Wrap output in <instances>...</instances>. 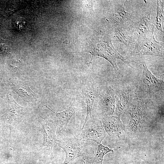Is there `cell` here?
<instances>
[{
    "instance_id": "cell-8",
    "label": "cell",
    "mask_w": 164,
    "mask_h": 164,
    "mask_svg": "<svg viewBox=\"0 0 164 164\" xmlns=\"http://www.w3.org/2000/svg\"><path fill=\"white\" fill-rule=\"evenodd\" d=\"M115 105V90L107 86L99 94V106L104 116H110L114 113Z\"/></svg>"
},
{
    "instance_id": "cell-19",
    "label": "cell",
    "mask_w": 164,
    "mask_h": 164,
    "mask_svg": "<svg viewBox=\"0 0 164 164\" xmlns=\"http://www.w3.org/2000/svg\"><path fill=\"white\" fill-rule=\"evenodd\" d=\"M156 17L155 27L162 35H164V2L157 1Z\"/></svg>"
},
{
    "instance_id": "cell-4",
    "label": "cell",
    "mask_w": 164,
    "mask_h": 164,
    "mask_svg": "<svg viewBox=\"0 0 164 164\" xmlns=\"http://www.w3.org/2000/svg\"><path fill=\"white\" fill-rule=\"evenodd\" d=\"M132 55H152L164 56V43L156 40L153 35L146 39L138 40L131 52Z\"/></svg>"
},
{
    "instance_id": "cell-1",
    "label": "cell",
    "mask_w": 164,
    "mask_h": 164,
    "mask_svg": "<svg viewBox=\"0 0 164 164\" xmlns=\"http://www.w3.org/2000/svg\"><path fill=\"white\" fill-rule=\"evenodd\" d=\"M84 51L92 55L90 63L93 56H98L107 60L112 65L117 77H123L121 71L116 62L119 59L131 66L129 62L114 48L111 38L104 33H96L87 41L84 44Z\"/></svg>"
},
{
    "instance_id": "cell-2",
    "label": "cell",
    "mask_w": 164,
    "mask_h": 164,
    "mask_svg": "<svg viewBox=\"0 0 164 164\" xmlns=\"http://www.w3.org/2000/svg\"><path fill=\"white\" fill-rule=\"evenodd\" d=\"M148 101L136 98L128 108L130 118L128 124L125 125V131L133 137H138L145 126Z\"/></svg>"
},
{
    "instance_id": "cell-12",
    "label": "cell",
    "mask_w": 164,
    "mask_h": 164,
    "mask_svg": "<svg viewBox=\"0 0 164 164\" xmlns=\"http://www.w3.org/2000/svg\"><path fill=\"white\" fill-rule=\"evenodd\" d=\"M73 102L68 108L59 112H56L51 110L47 105L46 107L53 112L57 119L56 133L58 135H63L66 131L68 124L75 112V108Z\"/></svg>"
},
{
    "instance_id": "cell-10",
    "label": "cell",
    "mask_w": 164,
    "mask_h": 164,
    "mask_svg": "<svg viewBox=\"0 0 164 164\" xmlns=\"http://www.w3.org/2000/svg\"><path fill=\"white\" fill-rule=\"evenodd\" d=\"M102 122L106 132L111 137H119L125 131V126L121 120L120 116H104Z\"/></svg>"
},
{
    "instance_id": "cell-11",
    "label": "cell",
    "mask_w": 164,
    "mask_h": 164,
    "mask_svg": "<svg viewBox=\"0 0 164 164\" xmlns=\"http://www.w3.org/2000/svg\"><path fill=\"white\" fill-rule=\"evenodd\" d=\"M28 109L18 104L9 95L8 108L5 114L6 122L10 125H14L21 121L26 114Z\"/></svg>"
},
{
    "instance_id": "cell-7",
    "label": "cell",
    "mask_w": 164,
    "mask_h": 164,
    "mask_svg": "<svg viewBox=\"0 0 164 164\" xmlns=\"http://www.w3.org/2000/svg\"><path fill=\"white\" fill-rule=\"evenodd\" d=\"M132 30L138 40L150 38L153 35L154 26L150 13H147L134 23Z\"/></svg>"
},
{
    "instance_id": "cell-21",
    "label": "cell",
    "mask_w": 164,
    "mask_h": 164,
    "mask_svg": "<svg viewBox=\"0 0 164 164\" xmlns=\"http://www.w3.org/2000/svg\"><path fill=\"white\" fill-rule=\"evenodd\" d=\"M0 48L2 52L5 53L8 52L9 49V46L4 43L0 44Z\"/></svg>"
},
{
    "instance_id": "cell-14",
    "label": "cell",
    "mask_w": 164,
    "mask_h": 164,
    "mask_svg": "<svg viewBox=\"0 0 164 164\" xmlns=\"http://www.w3.org/2000/svg\"><path fill=\"white\" fill-rule=\"evenodd\" d=\"M132 12H126L125 9V4L116 6L113 11L108 17V21L115 27L122 26L131 18Z\"/></svg>"
},
{
    "instance_id": "cell-9",
    "label": "cell",
    "mask_w": 164,
    "mask_h": 164,
    "mask_svg": "<svg viewBox=\"0 0 164 164\" xmlns=\"http://www.w3.org/2000/svg\"><path fill=\"white\" fill-rule=\"evenodd\" d=\"M115 92V105L114 113L116 116H120L128 108L132 102V91L128 86L116 89Z\"/></svg>"
},
{
    "instance_id": "cell-15",
    "label": "cell",
    "mask_w": 164,
    "mask_h": 164,
    "mask_svg": "<svg viewBox=\"0 0 164 164\" xmlns=\"http://www.w3.org/2000/svg\"><path fill=\"white\" fill-rule=\"evenodd\" d=\"M12 87L13 91L26 102H33L37 99L36 94L27 84L23 82L13 81L12 83Z\"/></svg>"
},
{
    "instance_id": "cell-20",
    "label": "cell",
    "mask_w": 164,
    "mask_h": 164,
    "mask_svg": "<svg viewBox=\"0 0 164 164\" xmlns=\"http://www.w3.org/2000/svg\"><path fill=\"white\" fill-rule=\"evenodd\" d=\"M12 62L13 67L14 68H19L21 66V63L19 60L16 58H13Z\"/></svg>"
},
{
    "instance_id": "cell-6",
    "label": "cell",
    "mask_w": 164,
    "mask_h": 164,
    "mask_svg": "<svg viewBox=\"0 0 164 164\" xmlns=\"http://www.w3.org/2000/svg\"><path fill=\"white\" fill-rule=\"evenodd\" d=\"M84 141L74 136L64 137L60 140L58 144L65 154V160L62 164H68L77 157L83 156L86 152L84 150Z\"/></svg>"
},
{
    "instance_id": "cell-3",
    "label": "cell",
    "mask_w": 164,
    "mask_h": 164,
    "mask_svg": "<svg viewBox=\"0 0 164 164\" xmlns=\"http://www.w3.org/2000/svg\"><path fill=\"white\" fill-rule=\"evenodd\" d=\"M164 89L163 80L156 77L149 70L147 64H143V70L137 89L136 98L149 100L154 94Z\"/></svg>"
},
{
    "instance_id": "cell-17",
    "label": "cell",
    "mask_w": 164,
    "mask_h": 164,
    "mask_svg": "<svg viewBox=\"0 0 164 164\" xmlns=\"http://www.w3.org/2000/svg\"><path fill=\"white\" fill-rule=\"evenodd\" d=\"M115 28L114 37L116 42L119 44L124 45L126 47L131 49L132 50L136 42L130 32L122 26Z\"/></svg>"
},
{
    "instance_id": "cell-13",
    "label": "cell",
    "mask_w": 164,
    "mask_h": 164,
    "mask_svg": "<svg viewBox=\"0 0 164 164\" xmlns=\"http://www.w3.org/2000/svg\"><path fill=\"white\" fill-rule=\"evenodd\" d=\"M41 123L44 132L42 146L47 149L52 150L53 146L60 141L57 139L55 134L56 126L52 122L45 121Z\"/></svg>"
},
{
    "instance_id": "cell-16",
    "label": "cell",
    "mask_w": 164,
    "mask_h": 164,
    "mask_svg": "<svg viewBox=\"0 0 164 164\" xmlns=\"http://www.w3.org/2000/svg\"><path fill=\"white\" fill-rule=\"evenodd\" d=\"M110 152L109 148L101 144H97V152L93 151L89 153L86 152L82 156V161L84 164H103L104 156Z\"/></svg>"
},
{
    "instance_id": "cell-18",
    "label": "cell",
    "mask_w": 164,
    "mask_h": 164,
    "mask_svg": "<svg viewBox=\"0 0 164 164\" xmlns=\"http://www.w3.org/2000/svg\"><path fill=\"white\" fill-rule=\"evenodd\" d=\"M87 104L86 115L84 124L87 122L92 117V112L94 99L96 96V91L92 84L84 86L82 89Z\"/></svg>"
},
{
    "instance_id": "cell-5",
    "label": "cell",
    "mask_w": 164,
    "mask_h": 164,
    "mask_svg": "<svg viewBox=\"0 0 164 164\" xmlns=\"http://www.w3.org/2000/svg\"><path fill=\"white\" fill-rule=\"evenodd\" d=\"M105 133L102 122L91 117L83 125L79 138L84 141H93L99 144L105 138Z\"/></svg>"
}]
</instances>
